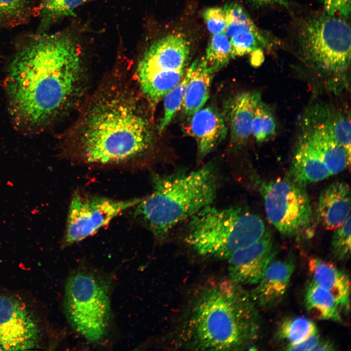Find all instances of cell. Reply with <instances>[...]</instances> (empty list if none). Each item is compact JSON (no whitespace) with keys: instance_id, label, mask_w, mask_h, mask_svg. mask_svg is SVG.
I'll list each match as a JSON object with an SVG mask.
<instances>
[{"instance_id":"cell-8","label":"cell","mask_w":351,"mask_h":351,"mask_svg":"<svg viewBox=\"0 0 351 351\" xmlns=\"http://www.w3.org/2000/svg\"><path fill=\"white\" fill-rule=\"evenodd\" d=\"M262 195L268 219L282 234L300 236L310 231L312 210L304 187L291 179L261 182Z\"/></svg>"},{"instance_id":"cell-2","label":"cell","mask_w":351,"mask_h":351,"mask_svg":"<svg viewBox=\"0 0 351 351\" xmlns=\"http://www.w3.org/2000/svg\"><path fill=\"white\" fill-rule=\"evenodd\" d=\"M260 326L254 301L239 285L209 281L190 297L172 339L188 350H241L256 339Z\"/></svg>"},{"instance_id":"cell-37","label":"cell","mask_w":351,"mask_h":351,"mask_svg":"<svg viewBox=\"0 0 351 351\" xmlns=\"http://www.w3.org/2000/svg\"><path fill=\"white\" fill-rule=\"evenodd\" d=\"M0 351H4V349L3 347L1 345L0 343Z\"/></svg>"},{"instance_id":"cell-34","label":"cell","mask_w":351,"mask_h":351,"mask_svg":"<svg viewBox=\"0 0 351 351\" xmlns=\"http://www.w3.org/2000/svg\"><path fill=\"white\" fill-rule=\"evenodd\" d=\"M320 340L318 332L297 343L288 344L284 350L287 351H312Z\"/></svg>"},{"instance_id":"cell-23","label":"cell","mask_w":351,"mask_h":351,"mask_svg":"<svg viewBox=\"0 0 351 351\" xmlns=\"http://www.w3.org/2000/svg\"><path fill=\"white\" fill-rule=\"evenodd\" d=\"M305 305L309 314L314 318L340 321V307L333 296L313 281L307 288Z\"/></svg>"},{"instance_id":"cell-32","label":"cell","mask_w":351,"mask_h":351,"mask_svg":"<svg viewBox=\"0 0 351 351\" xmlns=\"http://www.w3.org/2000/svg\"><path fill=\"white\" fill-rule=\"evenodd\" d=\"M203 18L207 28L211 35L224 34L227 26V21L223 7L207 8L204 11Z\"/></svg>"},{"instance_id":"cell-16","label":"cell","mask_w":351,"mask_h":351,"mask_svg":"<svg viewBox=\"0 0 351 351\" xmlns=\"http://www.w3.org/2000/svg\"><path fill=\"white\" fill-rule=\"evenodd\" d=\"M261 96L257 91H245L227 99L223 114L229 128L232 141L242 144L251 136V123Z\"/></svg>"},{"instance_id":"cell-35","label":"cell","mask_w":351,"mask_h":351,"mask_svg":"<svg viewBox=\"0 0 351 351\" xmlns=\"http://www.w3.org/2000/svg\"><path fill=\"white\" fill-rule=\"evenodd\" d=\"M255 8H263L272 6H280L288 7L287 0H247Z\"/></svg>"},{"instance_id":"cell-14","label":"cell","mask_w":351,"mask_h":351,"mask_svg":"<svg viewBox=\"0 0 351 351\" xmlns=\"http://www.w3.org/2000/svg\"><path fill=\"white\" fill-rule=\"evenodd\" d=\"M190 117V132L195 140L199 156H204L227 136L228 127L223 112L209 106L201 108Z\"/></svg>"},{"instance_id":"cell-9","label":"cell","mask_w":351,"mask_h":351,"mask_svg":"<svg viewBox=\"0 0 351 351\" xmlns=\"http://www.w3.org/2000/svg\"><path fill=\"white\" fill-rule=\"evenodd\" d=\"M142 199L116 200L76 192L71 200L61 247L95 234L121 213L135 207Z\"/></svg>"},{"instance_id":"cell-28","label":"cell","mask_w":351,"mask_h":351,"mask_svg":"<svg viewBox=\"0 0 351 351\" xmlns=\"http://www.w3.org/2000/svg\"><path fill=\"white\" fill-rule=\"evenodd\" d=\"M321 118L332 137L351 154V122L350 116L339 111L329 112Z\"/></svg>"},{"instance_id":"cell-15","label":"cell","mask_w":351,"mask_h":351,"mask_svg":"<svg viewBox=\"0 0 351 351\" xmlns=\"http://www.w3.org/2000/svg\"><path fill=\"white\" fill-rule=\"evenodd\" d=\"M290 173L291 179L303 187L331 176L307 128L296 146Z\"/></svg>"},{"instance_id":"cell-21","label":"cell","mask_w":351,"mask_h":351,"mask_svg":"<svg viewBox=\"0 0 351 351\" xmlns=\"http://www.w3.org/2000/svg\"><path fill=\"white\" fill-rule=\"evenodd\" d=\"M187 83L182 108L185 115L190 117L202 108L210 96L211 85L214 72L203 57L195 60Z\"/></svg>"},{"instance_id":"cell-18","label":"cell","mask_w":351,"mask_h":351,"mask_svg":"<svg viewBox=\"0 0 351 351\" xmlns=\"http://www.w3.org/2000/svg\"><path fill=\"white\" fill-rule=\"evenodd\" d=\"M351 192L349 185L336 182L320 194L316 209L318 222L328 230L340 226L350 214Z\"/></svg>"},{"instance_id":"cell-26","label":"cell","mask_w":351,"mask_h":351,"mask_svg":"<svg viewBox=\"0 0 351 351\" xmlns=\"http://www.w3.org/2000/svg\"><path fill=\"white\" fill-rule=\"evenodd\" d=\"M193 68V63L187 68L181 80L164 97V114L157 126L158 133H162L171 122L181 106L186 86Z\"/></svg>"},{"instance_id":"cell-3","label":"cell","mask_w":351,"mask_h":351,"mask_svg":"<svg viewBox=\"0 0 351 351\" xmlns=\"http://www.w3.org/2000/svg\"><path fill=\"white\" fill-rule=\"evenodd\" d=\"M153 132L136 102L123 93L99 98L85 112L71 156L86 164L136 162L152 147Z\"/></svg>"},{"instance_id":"cell-31","label":"cell","mask_w":351,"mask_h":351,"mask_svg":"<svg viewBox=\"0 0 351 351\" xmlns=\"http://www.w3.org/2000/svg\"><path fill=\"white\" fill-rule=\"evenodd\" d=\"M351 215L340 226L335 229L332 240V251L339 260H346L351 253Z\"/></svg>"},{"instance_id":"cell-6","label":"cell","mask_w":351,"mask_h":351,"mask_svg":"<svg viewBox=\"0 0 351 351\" xmlns=\"http://www.w3.org/2000/svg\"><path fill=\"white\" fill-rule=\"evenodd\" d=\"M293 42L301 59L329 76L344 74L351 62V26L347 20L324 12L310 14L294 23Z\"/></svg>"},{"instance_id":"cell-36","label":"cell","mask_w":351,"mask_h":351,"mask_svg":"<svg viewBox=\"0 0 351 351\" xmlns=\"http://www.w3.org/2000/svg\"><path fill=\"white\" fill-rule=\"evenodd\" d=\"M334 350L335 348L332 343L329 341L322 340L320 339L312 351H333Z\"/></svg>"},{"instance_id":"cell-22","label":"cell","mask_w":351,"mask_h":351,"mask_svg":"<svg viewBox=\"0 0 351 351\" xmlns=\"http://www.w3.org/2000/svg\"><path fill=\"white\" fill-rule=\"evenodd\" d=\"M187 69L159 71L138 76L140 89L148 100L155 105L181 80Z\"/></svg>"},{"instance_id":"cell-29","label":"cell","mask_w":351,"mask_h":351,"mask_svg":"<svg viewBox=\"0 0 351 351\" xmlns=\"http://www.w3.org/2000/svg\"><path fill=\"white\" fill-rule=\"evenodd\" d=\"M85 0H42L41 16L47 22L52 20L75 16V10Z\"/></svg>"},{"instance_id":"cell-5","label":"cell","mask_w":351,"mask_h":351,"mask_svg":"<svg viewBox=\"0 0 351 351\" xmlns=\"http://www.w3.org/2000/svg\"><path fill=\"white\" fill-rule=\"evenodd\" d=\"M185 239L206 256L227 259L235 252L257 241L268 232L259 216L239 207L207 206L190 217Z\"/></svg>"},{"instance_id":"cell-33","label":"cell","mask_w":351,"mask_h":351,"mask_svg":"<svg viewBox=\"0 0 351 351\" xmlns=\"http://www.w3.org/2000/svg\"><path fill=\"white\" fill-rule=\"evenodd\" d=\"M324 12L348 20L351 15V0H320Z\"/></svg>"},{"instance_id":"cell-17","label":"cell","mask_w":351,"mask_h":351,"mask_svg":"<svg viewBox=\"0 0 351 351\" xmlns=\"http://www.w3.org/2000/svg\"><path fill=\"white\" fill-rule=\"evenodd\" d=\"M292 259L273 260L253 292V301L263 308L273 307L284 296L294 270Z\"/></svg>"},{"instance_id":"cell-1","label":"cell","mask_w":351,"mask_h":351,"mask_svg":"<svg viewBox=\"0 0 351 351\" xmlns=\"http://www.w3.org/2000/svg\"><path fill=\"white\" fill-rule=\"evenodd\" d=\"M83 67L69 37L39 35L16 52L8 68L5 88L14 124L27 132L42 130L78 96Z\"/></svg>"},{"instance_id":"cell-10","label":"cell","mask_w":351,"mask_h":351,"mask_svg":"<svg viewBox=\"0 0 351 351\" xmlns=\"http://www.w3.org/2000/svg\"><path fill=\"white\" fill-rule=\"evenodd\" d=\"M39 325L31 310L20 300L0 295V343L4 351H22L37 347Z\"/></svg>"},{"instance_id":"cell-7","label":"cell","mask_w":351,"mask_h":351,"mask_svg":"<svg viewBox=\"0 0 351 351\" xmlns=\"http://www.w3.org/2000/svg\"><path fill=\"white\" fill-rule=\"evenodd\" d=\"M109 276L81 265L68 275L64 296V310L73 330L90 342H98L106 335L111 323Z\"/></svg>"},{"instance_id":"cell-20","label":"cell","mask_w":351,"mask_h":351,"mask_svg":"<svg viewBox=\"0 0 351 351\" xmlns=\"http://www.w3.org/2000/svg\"><path fill=\"white\" fill-rule=\"evenodd\" d=\"M306 128L331 176L339 174L350 166L351 154L335 140L321 119H314Z\"/></svg>"},{"instance_id":"cell-11","label":"cell","mask_w":351,"mask_h":351,"mask_svg":"<svg viewBox=\"0 0 351 351\" xmlns=\"http://www.w3.org/2000/svg\"><path fill=\"white\" fill-rule=\"evenodd\" d=\"M223 7L227 21L224 34L230 40L232 58L264 49L271 50V38L257 27L241 5L230 3Z\"/></svg>"},{"instance_id":"cell-25","label":"cell","mask_w":351,"mask_h":351,"mask_svg":"<svg viewBox=\"0 0 351 351\" xmlns=\"http://www.w3.org/2000/svg\"><path fill=\"white\" fill-rule=\"evenodd\" d=\"M203 57L214 73L224 67L232 58L229 39L223 33L211 35Z\"/></svg>"},{"instance_id":"cell-27","label":"cell","mask_w":351,"mask_h":351,"mask_svg":"<svg viewBox=\"0 0 351 351\" xmlns=\"http://www.w3.org/2000/svg\"><path fill=\"white\" fill-rule=\"evenodd\" d=\"M276 122L269 107L261 101L255 110L251 123V136L258 142L272 137L276 132Z\"/></svg>"},{"instance_id":"cell-24","label":"cell","mask_w":351,"mask_h":351,"mask_svg":"<svg viewBox=\"0 0 351 351\" xmlns=\"http://www.w3.org/2000/svg\"><path fill=\"white\" fill-rule=\"evenodd\" d=\"M317 332L316 325L312 320L305 317L297 316L284 320L278 329L277 335L280 340L291 344L301 342Z\"/></svg>"},{"instance_id":"cell-30","label":"cell","mask_w":351,"mask_h":351,"mask_svg":"<svg viewBox=\"0 0 351 351\" xmlns=\"http://www.w3.org/2000/svg\"><path fill=\"white\" fill-rule=\"evenodd\" d=\"M27 0H0V26L20 23L27 16Z\"/></svg>"},{"instance_id":"cell-12","label":"cell","mask_w":351,"mask_h":351,"mask_svg":"<svg viewBox=\"0 0 351 351\" xmlns=\"http://www.w3.org/2000/svg\"><path fill=\"white\" fill-rule=\"evenodd\" d=\"M191 51V44L184 35L168 34L153 41L146 49L138 62L136 75L186 69Z\"/></svg>"},{"instance_id":"cell-19","label":"cell","mask_w":351,"mask_h":351,"mask_svg":"<svg viewBox=\"0 0 351 351\" xmlns=\"http://www.w3.org/2000/svg\"><path fill=\"white\" fill-rule=\"evenodd\" d=\"M312 281L329 292L340 308L348 311L350 304L351 283L349 275L332 263L312 257L308 261Z\"/></svg>"},{"instance_id":"cell-4","label":"cell","mask_w":351,"mask_h":351,"mask_svg":"<svg viewBox=\"0 0 351 351\" xmlns=\"http://www.w3.org/2000/svg\"><path fill=\"white\" fill-rule=\"evenodd\" d=\"M152 192L135 206L134 216L144 222L158 241L177 224L211 205L217 191L214 165L193 171L152 175Z\"/></svg>"},{"instance_id":"cell-13","label":"cell","mask_w":351,"mask_h":351,"mask_svg":"<svg viewBox=\"0 0 351 351\" xmlns=\"http://www.w3.org/2000/svg\"><path fill=\"white\" fill-rule=\"evenodd\" d=\"M276 251L268 232L259 240L227 258L229 279L239 285L257 284L274 259Z\"/></svg>"}]
</instances>
